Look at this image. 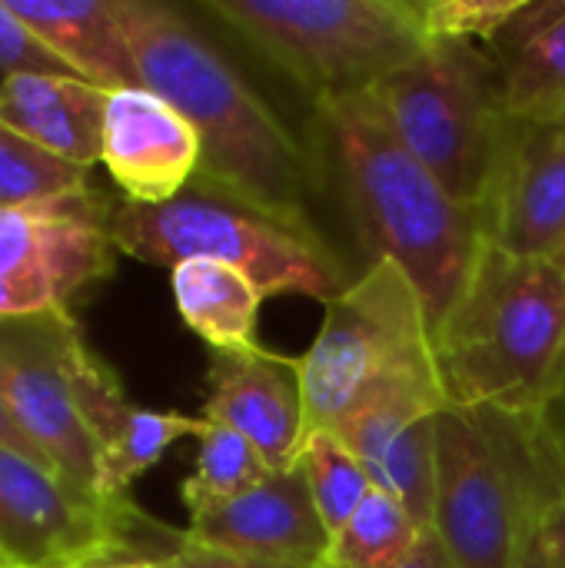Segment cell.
I'll return each instance as SVG.
<instances>
[{"mask_svg":"<svg viewBox=\"0 0 565 568\" xmlns=\"http://www.w3.org/2000/svg\"><path fill=\"white\" fill-rule=\"evenodd\" d=\"M0 566H3V559H0ZM3 568H7V566H3Z\"/></svg>","mask_w":565,"mask_h":568,"instance_id":"obj_34","label":"cell"},{"mask_svg":"<svg viewBox=\"0 0 565 568\" xmlns=\"http://www.w3.org/2000/svg\"><path fill=\"white\" fill-rule=\"evenodd\" d=\"M160 568H303V566H280V562H263V559H246V556H230L216 552L196 542L180 539L176 549H170L163 559H157Z\"/></svg>","mask_w":565,"mask_h":568,"instance_id":"obj_27","label":"cell"},{"mask_svg":"<svg viewBox=\"0 0 565 568\" xmlns=\"http://www.w3.org/2000/svg\"><path fill=\"white\" fill-rule=\"evenodd\" d=\"M100 163L123 200L157 206L183 193L200 173V136L153 90H110Z\"/></svg>","mask_w":565,"mask_h":568,"instance_id":"obj_16","label":"cell"},{"mask_svg":"<svg viewBox=\"0 0 565 568\" xmlns=\"http://www.w3.org/2000/svg\"><path fill=\"white\" fill-rule=\"evenodd\" d=\"M390 568H453V566H450V559H446V552H443V546H440L436 532L430 529V532H423L420 546H416L403 562H396V566H390Z\"/></svg>","mask_w":565,"mask_h":568,"instance_id":"obj_29","label":"cell"},{"mask_svg":"<svg viewBox=\"0 0 565 568\" xmlns=\"http://www.w3.org/2000/svg\"><path fill=\"white\" fill-rule=\"evenodd\" d=\"M120 23L140 87L163 97L200 136V173L266 210L310 216L323 186L310 140H300L243 73L173 7L120 0Z\"/></svg>","mask_w":565,"mask_h":568,"instance_id":"obj_2","label":"cell"},{"mask_svg":"<svg viewBox=\"0 0 565 568\" xmlns=\"http://www.w3.org/2000/svg\"><path fill=\"white\" fill-rule=\"evenodd\" d=\"M543 546L549 556V568H565V503H559L546 526H543Z\"/></svg>","mask_w":565,"mask_h":568,"instance_id":"obj_30","label":"cell"},{"mask_svg":"<svg viewBox=\"0 0 565 568\" xmlns=\"http://www.w3.org/2000/svg\"><path fill=\"white\" fill-rule=\"evenodd\" d=\"M300 469L306 476V486L326 526V536L340 532L373 489L370 476L363 473V466L356 463V456L343 446L336 433L310 436L300 453Z\"/></svg>","mask_w":565,"mask_h":568,"instance_id":"obj_23","label":"cell"},{"mask_svg":"<svg viewBox=\"0 0 565 568\" xmlns=\"http://www.w3.org/2000/svg\"><path fill=\"white\" fill-rule=\"evenodd\" d=\"M0 73L7 77H77L37 33L33 27L0 0Z\"/></svg>","mask_w":565,"mask_h":568,"instance_id":"obj_26","label":"cell"},{"mask_svg":"<svg viewBox=\"0 0 565 568\" xmlns=\"http://www.w3.org/2000/svg\"><path fill=\"white\" fill-rule=\"evenodd\" d=\"M203 419L246 436L273 473L300 466L306 446L300 359L266 346L210 353Z\"/></svg>","mask_w":565,"mask_h":568,"instance_id":"obj_13","label":"cell"},{"mask_svg":"<svg viewBox=\"0 0 565 568\" xmlns=\"http://www.w3.org/2000/svg\"><path fill=\"white\" fill-rule=\"evenodd\" d=\"M565 503V446L553 416L443 409L436 416L433 532L453 568H519Z\"/></svg>","mask_w":565,"mask_h":568,"instance_id":"obj_3","label":"cell"},{"mask_svg":"<svg viewBox=\"0 0 565 568\" xmlns=\"http://www.w3.org/2000/svg\"><path fill=\"white\" fill-rule=\"evenodd\" d=\"M203 10L313 103L370 93L430 47L420 0H206Z\"/></svg>","mask_w":565,"mask_h":568,"instance_id":"obj_7","label":"cell"},{"mask_svg":"<svg viewBox=\"0 0 565 568\" xmlns=\"http://www.w3.org/2000/svg\"><path fill=\"white\" fill-rule=\"evenodd\" d=\"M553 423H556V429H559V439H563V446H565V393H563V399H559V406L553 409Z\"/></svg>","mask_w":565,"mask_h":568,"instance_id":"obj_33","label":"cell"},{"mask_svg":"<svg viewBox=\"0 0 565 568\" xmlns=\"http://www.w3.org/2000/svg\"><path fill=\"white\" fill-rule=\"evenodd\" d=\"M93 568H160L157 562H147V559H127V562H107V566Z\"/></svg>","mask_w":565,"mask_h":568,"instance_id":"obj_32","label":"cell"},{"mask_svg":"<svg viewBox=\"0 0 565 568\" xmlns=\"http://www.w3.org/2000/svg\"><path fill=\"white\" fill-rule=\"evenodd\" d=\"M110 236L120 253L150 266L223 263L243 273L263 300L296 293L326 303L353 283L313 220L266 210L203 176L157 206L117 200Z\"/></svg>","mask_w":565,"mask_h":568,"instance_id":"obj_5","label":"cell"},{"mask_svg":"<svg viewBox=\"0 0 565 568\" xmlns=\"http://www.w3.org/2000/svg\"><path fill=\"white\" fill-rule=\"evenodd\" d=\"M0 446L3 449H10V453H17V456H27V459H33V463H40V466H47V469H53L50 466V459H47V453L27 436V429L17 423V416L10 413V406L3 403V396H0ZM57 473V469H53ZM60 476V473H57ZM63 479V476H60ZM67 483V479H63Z\"/></svg>","mask_w":565,"mask_h":568,"instance_id":"obj_28","label":"cell"},{"mask_svg":"<svg viewBox=\"0 0 565 568\" xmlns=\"http://www.w3.org/2000/svg\"><path fill=\"white\" fill-rule=\"evenodd\" d=\"M110 90L80 77L0 80V120L57 160L90 170L103 156Z\"/></svg>","mask_w":565,"mask_h":568,"instance_id":"obj_17","label":"cell"},{"mask_svg":"<svg viewBox=\"0 0 565 568\" xmlns=\"http://www.w3.org/2000/svg\"><path fill=\"white\" fill-rule=\"evenodd\" d=\"M97 186L0 210V320L70 313L90 286L117 273L110 216Z\"/></svg>","mask_w":565,"mask_h":568,"instance_id":"obj_9","label":"cell"},{"mask_svg":"<svg viewBox=\"0 0 565 568\" xmlns=\"http://www.w3.org/2000/svg\"><path fill=\"white\" fill-rule=\"evenodd\" d=\"M529 0H420V17L430 43H473L490 47L523 13Z\"/></svg>","mask_w":565,"mask_h":568,"instance_id":"obj_25","label":"cell"},{"mask_svg":"<svg viewBox=\"0 0 565 568\" xmlns=\"http://www.w3.org/2000/svg\"><path fill=\"white\" fill-rule=\"evenodd\" d=\"M196 439H200L196 466H193L190 479L183 483L186 513L243 496L246 489L260 486L273 473L266 466V459L260 456V449L230 426L206 419V426Z\"/></svg>","mask_w":565,"mask_h":568,"instance_id":"obj_22","label":"cell"},{"mask_svg":"<svg viewBox=\"0 0 565 568\" xmlns=\"http://www.w3.org/2000/svg\"><path fill=\"white\" fill-rule=\"evenodd\" d=\"M306 140L323 183L340 186L370 263L390 260L410 276L436 336L486 246L480 210L443 190L393 136L370 93L316 103Z\"/></svg>","mask_w":565,"mask_h":568,"instance_id":"obj_1","label":"cell"},{"mask_svg":"<svg viewBox=\"0 0 565 568\" xmlns=\"http://www.w3.org/2000/svg\"><path fill=\"white\" fill-rule=\"evenodd\" d=\"M490 53L500 67L506 116H565V0H529Z\"/></svg>","mask_w":565,"mask_h":568,"instance_id":"obj_18","label":"cell"},{"mask_svg":"<svg viewBox=\"0 0 565 568\" xmlns=\"http://www.w3.org/2000/svg\"><path fill=\"white\" fill-rule=\"evenodd\" d=\"M10 7L80 80L103 90L140 87L120 0H10Z\"/></svg>","mask_w":565,"mask_h":568,"instance_id":"obj_19","label":"cell"},{"mask_svg":"<svg viewBox=\"0 0 565 568\" xmlns=\"http://www.w3.org/2000/svg\"><path fill=\"white\" fill-rule=\"evenodd\" d=\"M0 568H3V566H0Z\"/></svg>","mask_w":565,"mask_h":568,"instance_id":"obj_35","label":"cell"},{"mask_svg":"<svg viewBox=\"0 0 565 568\" xmlns=\"http://www.w3.org/2000/svg\"><path fill=\"white\" fill-rule=\"evenodd\" d=\"M480 216L490 246L565 266V116H506Z\"/></svg>","mask_w":565,"mask_h":568,"instance_id":"obj_11","label":"cell"},{"mask_svg":"<svg viewBox=\"0 0 565 568\" xmlns=\"http://www.w3.org/2000/svg\"><path fill=\"white\" fill-rule=\"evenodd\" d=\"M300 376L306 439L333 433L353 409L390 393L446 399L423 300L396 263L373 260L323 303V323L300 356Z\"/></svg>","mask_w":565,"mask_h":568,"instance_id":"obj_6","label":"cell"},{"mask_svg":"<svg viewBox=\"0 0 565 568\" xmlns=\"http://www.w3.org/2000/svg\"><path fill=\"white\" fill-rule=\"evenodd\" d=\"M370 100L393 136L453 200L483 210L506 126L500 67L490 50L476 43H430L376 83Z\"/></svg>","mask_w":565,"mask_h":568,"instance_id":"obj_8","label":"cell"},{"mask_svg":"<svg viewBox=\"0 0 565 568\" xmlns=\"http://www.w3.org/2000/svg\"><path fill=\"white\" fill-rule=\"evenodd\" d=\"M519 568H549V556H546V546H543V529L526 546V556H523V566Z\"/></svg>","mask_w":565,"mask_h":568,"instance_id":"obj_31","label":"cell"},{"mask_svg":"<svg viewBox=\"0 0 565 568\" xmlns=\"http://www.w3.org/2000/svg\"><path fill=\"white\" fill-rule=\"evenodd\" d=\"M73 313L0 320V396L47 453L50 466L83 496H97V449L73 406L63 349ZM103 503V499H100Z\"/></svg>","mask_w":565,"mask_h":568,"instance_id":"obj_10","label":"cell"},{"mask_svg":"<svg viewBox=\"0 0 565 568\" xmlns=\"http://www.w3.org/2000/svg\"><path fill=\"white\" fill-rule=\"evenodd\" d=\"M170 290L180 320L210 346V353L260 346L256 320L263 293L243 273L213 260H186L170 270Z\"/></svg>","mask_w":565,"mask_h":568,"instance_id":"obj_20","label":"cell"},{"mask_svg":"<svg viewBox=\"0 0 565 568\" xmlns=\"http://www.w3.org/2000/svg\"><path fill=\"white\" fill-rule=\"evenodd\" d=\"M433 349L450 406L553 416L565 393V266L486 243Z\"/></svg>","mask_w":565,"mask_h":568,"instance_id":"obj_4","label":"cell"},{"mask_svg":"<svg viewBox=\"0 0 565 568\" xmlns=\"http://www.w3.org/2000/svg\"><path fill=\"white\" fill-rule=\"evenodd\" d=\"M183 539L230 556L303 568H320L330 542L300 466L270 473L243 496L193 509Z\"/></svg>","mask_w":565,"mask_h":568,"instance_id":"obj_14","label":"cell"},{"mask_svg":"<svg viewBox=\"0 0 565 568\" xmlns=\"http://www.w3.org/2000/svg\"><path fill=\"white\" fill-rule=\"evenodd\" d=\"M423 529L403 503L370 489L340 532L330 536L320 568H390L403 562L423 539Z\"/></svg>","mask_w":565,"mask_h":568,"instance_id":"obj_21","label":"cell"},{"mask_svg":"<svg viewBox=\"0 0 565 568\" xmlns=\"http://www.w3.org/2000/svg\"><path fill=\"white\" fill-rule=\"evenodd\" d=\"M63 366L73 406L97 449V496L103 503H127L137 476L157 466L173 443L200 436L206 426L203 416L133 406L113 369L87 349L80 326L67 336Z\"/></svg>","mask_w":565,"mask_h":568,"instance_id":"obj_12","label":"cell"},{"mask_svg":"<svg viewBox=\"0 0 565 568\" xmlns=\"http://www.w3.org/2000/svg\"><path fill=\"white\" fill-rule=\"evenodd\" d=\"M446 399L426 393H390L353 409L333 433L356 456L373 489L393 496L433 529L436 506V416Z\"/></svg>","mask_w":565,"mask_h":568,"instance_id":"obj_15","label":"cell"},{"mask_svg":"<svg viewBox=\"0 0 565 568\" xmlns=\"http://www.w3.org/2000/svg\"><path fill=\"white\" fill-rule=\"evenodd\" d=\"M90 186V170L50 156L0 120V210Z\"/></svg>","mask_w":565,"mask_h":568,"instance_id":"obj_24","label":"cell"}]
</instances>
